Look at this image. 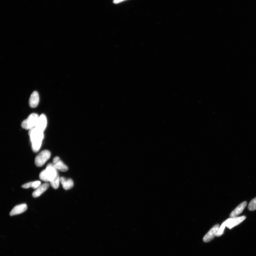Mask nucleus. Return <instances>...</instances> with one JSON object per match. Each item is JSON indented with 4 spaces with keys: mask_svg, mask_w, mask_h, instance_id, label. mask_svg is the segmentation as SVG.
Listing matches in <instances>:
<instances>
[{
    "mask_svg": "<svg viewBox=\"0 0 256 256\" xmlns=\"http://www.w3.org/2000/svg\"><path fill=\"white\" fill-rule=\"evenodd\" d=\"M49 187V184L47 183H45L41 185L37 189L34 191L32 195L34 198H37L41 196L44 192L46 191Z\"/></svg>",
    "mask_w": 256,
    "mask_h": 256,
    "instance_id": "obj_11",
    "label": "nucleus"
},
{
    "mask_svg": "<svg viewBox=\"0 0 256 256\" xmlns=\"http://www.w3.org/2000/svg\"><path fill=\"white\" fill-rule=\"evenodd\" d=\"M39 102V94L37 91H34L31 95L29 101V104L32 108H35L37 106Z\"/></svg>",
    "mask_w": 256,
    "mask_h": 256,
    "instance_id": "obj_10",
    "label": "nucleus"
},
{
    "mask_svg": "<svg viewBox=\"0 0 256 256\" xmlns=\"http://www.w3.org/2000/svg\"><path fill=\"white\" fill-rule=\"evenodd\" d=\"M51 156L50 152L48 150L42 151L36 156L35 163L37 167H41L49 159Z\"/></svg>",
    "mask_w": 256,
    "mask_h": 256,
    "instance_id": "obj_3",
    "label": "nucleus"
},
{
    "mask_svg": "<svg viewBox=\"0 0 256 256\" xmlns=\"http://www.w3.org/2000/svg\"><path fill=\"white\" fill-rule=\"evenodd\" d=\"M39 177L41 180L45 182H48V181L47 176H46L45 169V170H42V172L40 173Z\"/></svg>",
    "mask_w": 256,
    "mask_h": 256,
    "instance_id": "obj_18",
    "label": "nucleus"
},
{
    "mask_svg": "<svg viewBox=\"0 0 256 256\" xmlns=\"http://www.w3.org/2000/svg\"><path fill=\"white\" fill-rule=\"evenodd\" d=\"M47 125V120L46 116L44 114L39 116L35 128L44 132Z\"/></svg>",
    "mask_w": 256,
    "mask_h": 256,
    "instance_id": "obj_7",
    "label": "nucleus"
},
{
    "mask_svg": "<svg viewBox=\"0 0 256 256\" xmlns=\"http://www.w3.org/2000/svg\"><path fill=\"white\" fill-rule=\"evenodd\" d=\"M41 182L39 181L30 182L22 185V187L24 189H28L30 188H32L33 189H37L41 185Z\"/></svg>",
    "mask_w": 256,
    "mask_h": 256,
    "instance_id": "obj_14",
    "label": "nucleus"
},
{
    "mask_svg": "<svg viewBox=\"0 0 256 256\" xmlns=\"http://www.w3.org/2000/svg\"><path fill=\"white\" fill-rule=\"evenodd\" d=\"M53 163L54 167L57 170L61 172H65L68 170V167L60 160L58 156H56L54 158Z\"/></svg>",
    "mask_w": 256,
    "mask_h": 256,
    "instance_id": "obj_8",
    "label": "nucleus"
},
{
    "mask_svg": "<svg viewBox=\"0 0 256 256\" xmlns=\"http://www.w3.org/2000/svg\"><path fill=\"white\" fill-rule=\"evenodd\" d=\"M60 178L58 173L55 179L53 181L50 182L51 185L54 189H57L58 188L60 183Z\"/></svg>",
    "mask_w": 256,
    "mask_h": 256,
    "instance_id": "obj_15",
    "label": "nucleus"
},
{
    "mask_svg": "<svg viewBox=\"0 0 256 256\" xmlns=\"http://www.w3.org/2000/svg\"><path fill=\"white\" fill-rule=\"evenodd\" d=\"M39 117L37 114H31L26 119L22 122L21 126L25 129L30 130L32 129L35 128Z\"/></svg>",
    "mask_w": 256,
    "mask_h": 256,
    "instance_id": "obj_2",
    "label": "nucleus"
},
{
    "mask_svg": "<svg viewBox=\"0 0 256 256\" xmlns=\"http://www.w3.org/2000/svg\"><path fill=\"white\" fill-rule=\"evenodd\" d=\"M60 181L63 189L65 190L70 189L73 187V181L71 179H66L61 177L60 178Z\"/></svg>",
    "mask_w": 256,
    "mask_h": 256,
    "instance_id": "obj_13",
    "label": "nucleus"
},
{
    "mask_svg": "<svg viewBox=\"0 0 256 256\" xmlns=\"http://www.w3.org/2000/svg\"><path fill=\"white\" fill-rule=\"evenodd\" d=\"M226 227V225L225 221L219 227L218 231L216 234V236L218 237L222 235L223 233L224 230H225Z\"/></svg>",
    "mask_w": 256,
    "mask_h": 256,
    "instance_id": "obj_17",
    "label": "nucleus"
},
{
    "mask_svg": "<svg viewBox=\"0 0 256 256\" xmlns=\"http://www.w3.org/2000/svg\"><path fill=\"white\" fill-rule=\"evenodd\" d=\"M27 205L26 204H22L17 205L14 207L10 213V216L21 214L26 210Z\"/></svg>",
    "mask_w": 256,
    "mask_h": 256,
    "instance_id": "obj_9",
    "label": "nucleus"
},
{
    "mask_svg": "<svg viewBox=\"0 0 256 256\" xmlns=\"http://www.w3.org/2000/svg\"><path fill=\"white\" fill-rule=\"evenodd\" d=\"M249 211H254L256 209V197L251 201L248 206Z\"/></svg>",
    "mask_w": 256,
    "mask_h": 256,
    "instance_id": "obj_16",
    "label": "nucleus"
},
{
    "mask_svg": "<svg viewBox=\"0 0 256 256\" xmlns=\"http://www.w3.org/2000/svg\"><path fill=\"white\" fill-rule=\"evenodd\" d=\"M124 1V0H114L113 2L115 4H117L121 2Z\"/></svg>",
    "mask_w": 256,
    "mask_h": 256,
    "instance_id": "obj_19",
    "label": "nucleus"
},
{
    "mask_svg": "<svg viewBox=\"0 0 256 256\" xmlns=\"http://www.w3.org/2000/svg\"><path fill=\"white\" fill-rule=\"evenodd\" d=\"M29 135L30 137L33 151L37 152L41 148L44 138V132L34 128L30 130Z\"/></svg>",
    "mask_w": 256,
    "mask_h": 256,
    "instance_id": "obj_1",
    "label": "nucleus"
},
{
    "mask_svg": "<svg viewBox=\"0 0 256 256\" xmlns=\"http://www.w3.org/2000/svg\"><path fill=\"white\" fill-rule=\"evenodd\" d=\"M246 218L245 216L230 218L225 221L226 227L230 229H231L233 228L242 223L246 219Z\"/></svg>",
    "mask_w": 256,
    "mask_h": 256,
    "instance_id": "obj_5",
    "label": "nucleus"
},
{
    "mask_svg": "<svg viewBox=\"0 0 256 256\" xmlns=\"http://www.w3.org/2000/svg\"><path fill=\"white\" fill-rule=\"evenodd\" d=\"M45 170L46 176L49 182L53 181L58 173V170L55 168L54 164L52 163L48 164Z\"/></svg>",
    "mask_w": 256,
    "mask_h": 256,
    "instance_id": "obj_4",
    "label": "nucleus"
},
{
    "mask_svg": "<svg viewBox=\"0 0 256 256\" xmlns=\"http://www.w3.org/2000/svg\"><path fill=\"white\" fill-rule=\"evenodd\" d=\"M247 202H244L238 205L236 208L233 211L230 213V218L236 217L240 214L246 207Z\"/></svg>",
    "mask_w": 256,
    "mask_h": 256,
    "instance_id": "obj_12",
    "label": "nucleus"
},
{
    "mask_svg": "<svg viewBox=\"0 0 256 256\" xmlns=\"http://www.w3.org/2000/svg\"><path fill=\"white\" fill-rule=\"evenodd\" d=\"M219 225L217 224L211 228L209 232L205 235L203 239V241L205 243L209 242L211 241L216 236L218 231L219 229Z\"/></svg>",
    "mask_w": 256,
    "mask_h": 256,
    "instance_id": "obj_6",
    "label": "nucleus"
}]
</instances>
